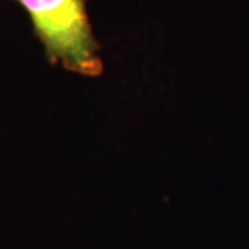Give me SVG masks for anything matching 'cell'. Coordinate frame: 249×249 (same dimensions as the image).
<instances>
[{
  "instance_id": "obj_1",
  "label": "cell",
  "mask_w": 249,
  "mask_h": 249,
  "mask_svg": "<svg viewBox=\"0 0 249 249\" xmlns=\"http://www.w3.org/2000/svg\"><path fill=\"white\" fill-rule=\"evenodd\" d=\"M27 11L47 60L85 76L103 72L86 0H16Z\"/></svg>"
}]
</instances>
